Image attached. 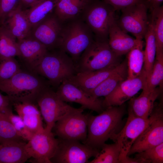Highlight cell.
Listing matches in <instances>:
<instances>
[{"label": "cell", "instance_id": "6da1fadb", "mask_svg": "<svg viewBox=\"0 0 163 163\" xmlns=\"http://www.w3.org/2000/svg\"><path fill=\"white\" fill-rule=\"evenodd\" d=\"M124 113L123 104L108 107L97 115L90 114L87 138L83 143L100 150L106 141L121 130Z\"/></svg>", "mask_w": 163, "mask_h": 163}, {"label": "cell", "instance_id": "7a4b0ae2", "mask_svg": "<svg viewBox=\"0 0 163 163\" xmlns=\"http://www.w3.org/2000/svg\"><path fill=\"white\" fill-rule=\"evenodd\" d=\"M47 86L44 80L35 72L21 69L10 79L0 82V90L7 94L12 103H36L38 95Z\"/></svg>", "mask_w": 163, "mask_h": 163}, {"label": "cell", "instance_id": "3957f363", "mask_svg": "<svg viewBox=\"0 0 163 163\" xmlns=\"http://www.w3.org/2000/svg\"><path fill=\"white\" fill-rule=\"evenodd\" d=\"M59 49L72 59L75 64L94 39V35L81 18L62 23Z\"/></svg>", "mask_w": 163, "mask_h": 163}, {"label": "cell", "instance_id": "277c9868", "mask_svg": "<svg viewBox=\"0 0 163 163\" xmlns=\"http://www.w3.org/2000/svg\"><path fill=\"white\" fill-rule=\"evenodd\" d=\"M34 72L47 78L49 83L54 86H59L76 73L72 59L59 48L48 50Z\"/></svg>", "mask_w": 163, "mask_h": 163}, {"label": "cell", "instance_id": "5b68a950", "mask_svg": "<svg viewBox=\"0 0 163 163\" xmlns=\"http://www.w3.org/2000/svg\"><path fill=\"white\" fill-rule=\"evenodd\" d=\"M120 57L112 50L108 40L94 38L75 64L76 73L94 71L118 65Z\"/></svg>", "mask_w": 163, "mask_h": 163}, {"label": "cell", "instance_id": "8992f818", "mask_svg": "<svg viewBox=\"0 0 163 163\" xmlns=\"http://www.w3.org/2000/svg\"><path fill=\"white\" fill-rule=\"evenodd\" d=\"M128 112V117L124 126L110 139L119 145L120 149V163H121L127 156L130 148L136 139L154 120L163 115L162 107L160 106L154 107L151 115L146 119L135 116L129 110Z\"/></svg>", "mask_w": 163, "mask_h": 163}, {"label": "cell", "instance_id": "52a82bcc", "mask_svg": "<svg viewBox=\"0 0 163 163\" xmlns=\"http://www.w3.org/2000/svg\"><path fill=\"white\" fill-rule=\"evenodd\" d=\"M116 11L102 0H94L85 8L81 18L91 30L95 39L107 40L110 28L116 20Z\"/></svg>", "mask_w": 163, "mask_h": 163}, {"label": "cell", "instance_id": "ba28073f", "mask_svg": "<svg viewBox=\"0 0 163 163\" xmlns=\"http://www.w3.org/2000/svg\"><path fill=\"white\" fill-rule=\"evenodd\" d=\"M36 103L46 124L45 130L48 132H52L58 120L77 109L63 101L48 86L38 95Z\"/></svg>", "mask_w": 163, "mask_h": 163}, {"label": "cell", "instance_id": "9c48e42d", "mask_svg": "<svg viewBox=\"0 0 163 163\" xmlns=\"http://www.w3.org/2000/svg\"><path fill=\"white\" fill-rule=\"evenodd\" d=\"M84 109L82 106L55 123L53 129L58 139L76 141L82 143L86 140L90 114L83 113Z\"/></svg>", "mask_w": 163, "mask_h": 163}, {"label": "cell", "instance_id": "30bf717a", "mask_svg": "<svg viewBox=\"0 0 163 163\" xmlns=\"http://www.w3.org/2000/svg\"><path fill=\"white\" fill-rule=\"evenodd\" d=\"M148 9L146 2L123 8L121 10L122 14L117 23L125 32L131 33L137 39L142 40L148 25Z\"/></svg>", "mask_w": 163, "mask_h": 163}, {"label": "cell", "instance_id": "8fae6325", "mask_svg": "<svg viewBox=\"0 0 163 163\" xmlns=\"http://www.w3.org/2000/svg\"><path fill=\"white\" fill-rule=\"evenodd\" d=\"M52 163H87L95 157L100 150L80 142L59 139Z\"/></svg>", "mask_w": 163, "mask_h": 163}, {"label": "cell", "instance_id": "7c38bea8", "mask_svg": "<svg viewBox=\"0 0 163 163\" xmlns=\"http://www.w3.org/2000/svg\"><path fill=\"white\" fill-rule=\"evenodd\" d=\"M59 142L54 134L45 130L34 134L25 145L30 161L36 163H52L51 159L56 151Z\"/></svg>", "mask_w": 163, "mask_h": 163}, {"label": "cell", "instance_id": "4fadbf2b", "mask_svg": "<svg viewBox=\"0 0 163 163\" xmlns=\"http://www.w3.org/2000/svg\"><path fill=\"white\" fill-rule=\"evenodd\" d=\"M62 25L53 13L32 28L28 37L39 41L48 50L58 49Z\"/></svg>", "mask_w": 163, "mask_h": 163}, {"label": "cell", "instance_id": "5bb4252c", "mask_svg": "<svg viewBox=\"0 0 163 163\" xmlns=\"http://www.w3.org/2000/svg\"><path fill=\"white\" fill-rule=\"evenodd\" d=\"M146 79L143 69L138 77L132 79L126 78L122 82L111 92L105 97L103 101L104 107L106 109L109 107L123 104L144 88Z\"/></svg>", "mask_w": 163, "mask_h": 163}, {"label": "cell", "instance_id": "9a60e30c", "mask_svg": "<svg viewBox=\"0 0 163 163\" xmlns=\"http://www.w3.org/2000/svg\"><path fill=\"white\" fill-rule=\"evenodd\" d=\"M56 92L65 102L78 103L85 109H88L99 113L105 109L103 105V100L92 97L69 81L62 82L58 87Z\"/></svg>", "mask_w": 163, "mask_h": 163}, {"label": "cell", "instance_id": "2e32d148", "mask_svg": "<svg viewBox=\"0 0 163 163\" xmlns=\"http://www.w3.org/2000/svg\"><path fill=\"white\" fill-rule=\"evenodd\" d=\"M163 115L154 120L135 140L127 156L152 148L163 143Z\"/></svg>", "mask_w": 163, "mask_h": 163}, {"label": "cell", "instance_id": "e0dca14e", "mask_svg": "<svg viewBox=\"0 0 163 163\" xmlns=\"http://www.w3.org/2000/svg\"><path fill=\"white\" fill-rule=\"evenodd\" d=\"M18 56L29 69L34 71L48 50L37 40L30 37L18 40Z\"/></svg>", "mask_w": 163, "mask_h": 163}, {"label": "cell", "instance_id": "ac0fdd59", "mask_svg": "<svg viewBox=\"0 0 163 163\" xmlns=\"http://www.w3.org/2000/svg\"><path fill=\"white\" fill-rule=\"evenodd\" d=\"M142 40L135 39L127 34L119 27L116 20L110 28L108 43L112 50L119 56L127 54Z\"/></svg>", "mask_w": 163, "mask_h": 163}, {"label": "cell", "instance_id": "d6986e66", "mask_svg": "<svg viewBox=\"0 0 163 163\" xmlns=\"http://www.w3.org/2000/svg\"><path fill=\"white\" fill-rule=\"evenodd\" d=\"M15 111L33 135L44 131L41 114L36 103L24 101L12 103Z\"/></svg>", "mask_w": 163, "mask_h": 163}, {"label": "cell", "instance_id": "ffe728a7", "mask_svg": "<svg viewBox=\"0 0 163 163\" xmlns=\"http://www.w3.org/2000/svg\"><path fill=\"white\" fill-rule=\"evenodd\" d=\"M119 64L99 70L77 72L67 80L75 85L88 94L109 76L115 70Z\"/></svg>", "mask_w": 163, "mask_h": 163}, {"label": "cell", "instance_id": "44dd1931", "mask_svg": "<svg viewBox=\"0 0 163 163\" xmlns=\"http://www.w3.org/2000/svg\"><path fill=\"white\" fill-rule=\"evenodd\" d=\"M162 88L158 87L152 90L142 89L139 95L130 99L128 110L135 116L148 118L155 107V102L161 93Z\"/></svg>", "mask_w": 163, "mask_h": 163}, {"label": "cell", "instance_id": "7402d4cb", "mask_svg": "<svg viewBox=\"0 0 163 163\" xmlns=\"http://www.w3.org/2000/svg\"><path fill=\"white\" fill-rule=\"evenodd\" d=\"M2 25L17 40L28 37L31 30L25 9L21 5L10 13Z\"/></svg>", "mask_w": 163, "mask_h": 163}, {"label": "cell", "instance_id": "603a6c76", "mask_svg": "<svg viewBox=\"0 0 163 163\" xmlns=\"http://www.w3.org/2000/svg\"><path fill=\"white\" fill-rule=\"evenodd\" d=\"M127 60L120 63L115 70L88 94L94 98L106 97L127 78Z\"/></svg>", "mask_w": 163, "mask_h": 163}, {"label": "cell", "instance_id": "cb8c5ba5", "mask_svg": "<svg viewBox=\"0 0 163 163\" xmlns=\"http://www.w3.org/2000/svg\"><path fill=\"white\" fill-rule=\"evenodd\" d=\"M94 0H59L53 13L63 23L81 18L83 12Z\"/></svg>", "mask_w": 163, "mask_h": 163}, {"label": "cell", "instance_id": "d4e9b609", "mask_svg": "<svg viewBox=\"0 0 163 163\" xmlns=\"http://www.w3.org/2000/svg\"><path fill=\"white\" fill-rule=\"evenodd\" d=\"M24 141L0 144V163H24L30 158Z\"/></svg>", "mask_w": 163, "mask_h": 163}, {"label": "cell", "instance_id": "484cf974", "mask_svg": "<svg viewBox=\"0 0 163 163\" xmlns=\"http://www.w3.org/2000/svg\"><path fill=\"white\" fill-rule=\"evenodd\" d=\"M59 0H39L25 13L31 29L53 13Z\"/></svg>", "mask_w": 163, "mask_h": 163}, {"label": "cell", "instance_id": "4316f807", "mask_svg": "<svg viewBox=\"0 0 163 163\" xmlns=\"http://www.w3.org/2000/svg\"><path fill=\"white\" fill-rule=\"evenodd\" d=\"M143 46L142 40L127 53V79L138 77L143 71L144 63Z\"/></svg>", "mask_w": 163, "mask_h": 163}, {"label": "cell", "instance_id": "83f0119b", "mask_svg": "<svg viewBox=\"0 0 163 163\" xmlns=\"http://www.w3.org/2000/svg\"><path fill=\"white\" fill-rule=\"evenodd\" d=\"M144 38L145 40V47L144 53L143 69L146 79L150 76L155 62L156 46L153 26L151 21H149L148 25Z\"/></svg>", "mask_w": 163, "mask_h": 163}, {"label": "cell", "instance_id": "f1b7e54d", "mask_svg": "<svg viewBox=\"0 0 163 163\" xmlns=\"http://www.w3.org/2000/svg\"><path fill=\"white\" fill-rule=\"evenodd\" d=\"M19 55L17 40L4 26L0 25V60Z\"/></svg>", "mask_w": 163, "mask_h": 163}, {"label": "cell", "instance_id": "f546056e", "mask_svg": "<svg viewBox=\"0 0 163 163\" xmlns=\"http://www.w3.org/2000/svg\"><path fill=\"white\" fill-rule=\"evenodd\" d=\"M94 159L88 163H119L120 149L117 142L112 144L104 143Z\"/></svg>", "mask_w": 163, "mask_h": 163}, {"label": "cell", "instance_id": "4dcf8cb0", "mask_svg": "<svg viewBox=\"0 0 163 163\" xmlns=\"http://www.w3.org/2000/svg\"><path fill=\"white\" fill-rule=\"evenodd\" d=\"M163 85V53H161L156 54L151 72L149 77L146 79L143 89L152 90L158 87L162 89Z\"/></svg>", "mask_w": 163, "mask_h": 163}, {"label": "cell", "instance_id": "1f68e13d", "mask_svg": "<svg viewBox=\"0 0 163 163\" xmlns=\"http://www.w3.org/2000/svg\"><path fill=\"white\" fill-rule=\"evenodd\" d=\"M151 21L155 39L156 54L163 53V6L151 11Z\"/></svg>", "mask_w": 163, "mask_h": 163}, {"label": "cell", "instance_id": "d6a6232c", "mask_svg": "<svg viewBox=\"0 0 163 163\" xmlns=\"http://www.w3.org/2000/svg\"><path fill=\"white\" fill-rule=\"evenodd\" d=\"M24 141L18 134L7 115L0 113V144Z\"/></svg>", "mask_w": 163, "mask_h": 163}, {"label": "cell", "instance_id": "836d02e7", "mask_svg": "<svg viewBox=\"0 0 163 163\" xmlns=\"http://www.w3.org/2000/svg\"><path fill=\"white\" fill-rule=\"evenodd\" d=\"M133 158L135 163H162L163 143L152 148L137 153Z\"/></svg>", "mask_w": 163, "mask_h": 163}, {"label": "cell", "instance_id": "e575fe53", "mask_svg": "<svg viewBox=\"0 0 163 163\" xmlns=\"http://www.w3.org/2000/svg\"><path fill=\"white\" fill-rule=\"evenodd\" d=\"M21 69L14 58L0 60V82L10 79Z\"/></svg>", "mask_w": 163, "mask_h": 163}, {"label": "cell", "instance_id": "d590c367", "mask_svg": "<svg viewBox=\"0 0 163 163\" xmlns=\"http://www.w3.org/2000/svg\"><path fill=\"white\" fill-rule=\"evenodd\" d=\"M13 125L18 134L25 141L29 140L34 135L28 130L21 118L13 113L12 111L6 114Z\"/></svg>", "mask_w": 163, "mask_h": 163}, {"label": "cell", "instance_id": "8d00e7d4", "mask_svg": "<svg viewBox=\"0 0 163 163\" xmlns=\"http://www.w3.org/2000/svg\"><path fill=\"white\" fill-rule=\"evenodd\" d=\"M20 5L21 0H0V25L11 13Z\"/></svg>", "mask_w": 163, "mask_h": 163}, {"label": "cell", "instance_id": "74e56055", "mask_svg": "<svg viewBox=\"0 0 163 163\" xmlns=\"http://www.w3.org/2000/svg\"><path fill=\"white\" fill-rule=\"evenodd\" d=\"M102 0L112 6L116 11L121 10L125 8L140 3H147V0Z\"/></svg>", "mask_w": 163, "mask_h": 163}, {"label": "cell", "instance_id": "f35d334b", "mask_svg": "<svg viewBox=\"0 0 163 163\" xmlns=\"http://www.w3.org/2000/svg\"><path fill=\"white\" fill-rule=\"evenodd\" d=\"M12 103L9 97L0 93V113L6 114L12 111Z\"/></svg>", "mask_w": 163, "mask_h": 163}, {"label": "cell", "instance_id": "ab89813d", "mask_svg": "<svg viewBox=\"0 0 163 163\" xmlns=\"http://www.w3.org/2000/svg\"><path fill=\"white\" fill-rule=\"evenodd\" d=\"M163 0H147L148 8L150 11L160 7Z\"/></svg>", "mask_w": 163, "mask_h": 163}, {"label": "cell", "instance_id": "60d3db41", "mask_svg": "<svg viewBox=\"0 0 163 163\" xmlns=\"http://www.w3.org/2000/svg\"><path fill=\"white\" fill-rule=\"evenodd\" d=\"M39 0H21V5L22 8L27 9L37 2Z\"/></svg>", "mask_w": 163, "mask_h": 163}]
</instances>
